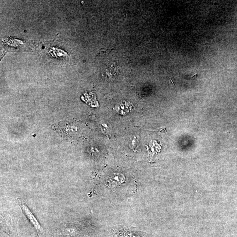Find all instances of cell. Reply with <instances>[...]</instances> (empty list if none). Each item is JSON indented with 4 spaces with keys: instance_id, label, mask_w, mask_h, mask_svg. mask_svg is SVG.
<instances>
[{
    "instance_id": "6da1fadb",
    "label": "cell",
    "mask_w": 237,
    "mask_h": 237,
    "mask_svg": "<svg viewBox=\"0 0 237 237\" xmlns=\"http://www.w3.org/2000/svg\"><path fill=\"white\" fill-rule=\"evenodd\" d=\"M1 224L3 229L7 232L16 235L18 218L8 212H3L1 215Z\"/></svg>"
},
{
    "instance_id": "7a4b0ae2",
    "label": "cell",
    "mask_w": 237,
    "mask_h": 237,
    "mask_svg": "<svg viewBox=\"0 0 237 237\" xmlns=\"http://www.w3.org/2000/svg\"><path fill=\"white\" fill-rule=\"evenodd\" d=\"M17 202L20 208L22 209V212L23 213L24 215L26 216L27 219L29 220L30 223L34 226V228L38 231L41 232L42 231L41 226H40L37 220L35 218L32 212L27 207L25 202L21 199H18Z\"/></svg>"
},
{
    "instance_id": "3957f363",
    "label": "cell",
    "mask_w": 237,
    "mask_h": 237,
    "mask_svg": "<svg viewBox=\"0 0 237 237\" xmlns=\"http://www.w3.org/2000/svg\"><path fill=\"white\" fill-rule=\"evenodd\" d=\"M124 181V177L121 174H114L111 176L107 181L106 184L109 187H115L122 184Z\"/></svg>"
},
{
    "instance_id": "277c9868",
    "label": "cell",
    "mask_w": 237,
    "mask_h": 237,
    "mask_svg": "<svg viewBox=\"0 0 237 237\" xmlns=\"http://www.w3.org/2000/svg\"><path fill=\"white\" fill-rule=\"evenodd\" d=\"M160 131V132H163V133H166V131H166V128L165 127H163L160 128L156 129V130H153V131Z\"/></svg>"
},
{
    "instance_id": "5b68a950",
    "label": "cell",
    "mask_w": 237,
    "mask_h": 237,
    "mask_svg": "<svg viewBox=\"0 0 237 237\" xmlns=\"http://www.w3.org/2000/svg\"><path fill=\"white\" fill-rule=\"evenodd\" d=\"M196 75H197V74H195L194 75L192 76L191 78H192V77H194Z\"/></svg>"
}]
</instances>
